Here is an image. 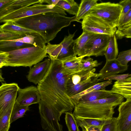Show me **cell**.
Segmentation results:
<instances>
[{"label":"cell","mask_w":131,"mask_h":131,"mask_svg":"<svg viewBox=\"0 0 131 131\" xmlns=\"http://www.w3.org/2000/svg\"><path fill=\"white\" fill-rule=\"evenodd\" d=\"M69 76L62 71L61 61L51 60L46 74L37 86L41 97L40 101L71 112L75 106L66 91Z\"/></svg>","instance_id":"cell-1"},{"label":"cell","mask_w":131,"mask_h":131,"mask_svg":"<svg viewBox=\"0 0 131 131\" xmlns=\"http://www.w3.org/2000/svg\"><path fill=\"white\" fill-rule=\"evenodd\" d=\"M75 16L68 17L50 12L20 18L13 22L15 25L38 32L44 38L45 43H48L54 39L62 28L75 21Z\"/></svg>","instance_id":"cell-2"},{"label":"cell","mask_w":131,"mask_h":131,"mask_svg":"<svg viewBox=\"0 0 131 131\" xmlns=\"http://www.w3.org/2000/svg\"><path fill=\"white\" fill-rule=\"evenodd\" d=\"M122 95L112 93L106 98L89 102H79L72 113L74 116L101 119H111L115 113L114 107L123 102Z\"/></svg>","instance_id":"cell-3"},{"label":"cell","mask_w":131,"mask_h":131,"mask_svg":"<svg viewBox=\"0 0 131 131\" xmlns=\"http://www.w3.org/2000/svg\"><path fill=\"white\" fill-rule=\"evenodd\" d=\"M46 46L32 47L7 52L4 66L28 67L30 68L42 61L47 55Z\"/></svg>","instance_id":"cell-4"},{"label":"cell","mask_w":131,"mask_h":131,"mask_svg":"<svg viewBox=\"0 0 131 131\" xmlns=\"http://www.w3.org/2000/svg\"><path fill=\"white\" fill-rule=\"evenodd\" d=\"M122 9V6L119 3L102 2L95 5L88 15L100 18L109 27L115 28L117 27Z\"/></svg>","instance_id":"cell-5"},{"label":"cell","mask_w":131,"mask_h":131,"mask_svg":"<svg viewBox=\"0 0 131 131\" xmlns=\"http://www.w3.org/2000/svg\"><path fill=\"white\" fill-rule=\"evenodd\" d=\"M48 5L37 3L21 8L0 17V22L14 21L20 18L50 12L58 13L64 16L67 15L65 11L61 8L56 6L54 9H51L48 8Z\"/></svg>","instance_id":"cell-6"},{"label":"cell","mask_w":131,"mask_h":131,"mask_svg":"<svg viewBox=\"0 0 131 131\" xmlns=\"http://www.w3.org/2000/svg\"><path fill=\"white\" fill-rule=\"evenodd\" d=\"M110 36L105 34H95L85 45L82 56L90 57L105 55L109 42Z\"/></svg>","instance_id":"cell-7"},{"label":"cell","mask_w":131,"mask_h":131,"mask_svg":"<svg viewBox=\"0 0 131 131\" xmlns=\"http://www.w3.org/2000/svg\"><path fill=\"white\" fill-rule=\"evenodd\" d=\"M83 31L95 34L111 36L115 34L116 27H109L100 18L90 15H87L81 22Z\"/></svg>","instance_id":"cell-8"},{"label":"cell","mask_w":131,"mask_h":131,"mask_svg":"<svg viewBox=\"0 0 131 131\" xmlns=\"http://www.w3.org/2000/svg\"><path fill=\"white\" fill-rule=\"evenodd\" d=\"M19 88L17 83H2L0 87V115L13 107Z\"/></svg>","instance_id":"cell-9"},{"label":"cell","mask_w":131,"mask_h":131,"mask_svg":"<svg viewBox=\"0 0 131 131\" xmlns=\"http://www.w3.org/2000/svg\"><path fill=\"white\" fill-rule=\"evenodd\" d=\"M16 102L23 106H29L39 103L41 100L40 92L37 87L31 86L24 89L19 88Z\"/></svg>","instance_id":"cell-10"},{"label":"cell","mask_w":131,"mask_h":131,"mask_svg":"<svg viewBox=\"0 0 131 131\" xmlns=\"http://www.w3.org/2000/svg\"><path fill=\"white\" fill-rule=\"evenodd\" d=\"M126 99L118 109V131H131V98Z\"/></svg>","instance_id":"cell-11"},{"label":"cell","mask_w":131,"mask_h":131,"mask_svg":"<svg viewBox=\"0 0 131 131\" xmlns=\"http://www.w3.org/2000/svg\"><path fill=\"white\" fill-rule=\"evenodd\" d=\"M51 60L45 59L30 68L27 78L29 81L35 84H39L46 74L50 66Z\"/></svg>","instance_id":"cell-12"},{"label":"cell","mask_w":131,"mask_h":131,"mask_svg":"<svg viewBox=\"0 0 131 131\" xmlns=\"http://www.w3.org/2000/svg\"><path fill=\"white\" fill-rule=\"evenodd\" d=\"M128 65H122L116 59L106 61L103 67L99 71L101 74L99 78L100 81L106 78L125 72L127 70Z\"/></svg>","instance_id":"cell-13"},{"label":"cell","mask_w":131,"mask_h":131,"mask_svg":"<svg viewBox=\"0 0 131 131\" xmlns=\"http://www.w3.org/2000/svg\"><path fill=\"white\" fill-rule=\"evenodd\" d=\"M44 0H10L0 8V17L5 16L21 8L37 3L42 4Z\"/></svg>","instance_id":"cell-14"},{"label":"cell","mask_w":131,"mask_h":131,"mask_svg":"<svg viewBox=\"0 0 131 131\" xmlns=\"http://www.w3.org/2000/svg\"><path fill=\"white\" fill-rule=\"evenodd\" d=\"M84 58L82 56L77 57L74 55L61 61L63 73L70 75L81 71L82 60Z\"/></svg>","instance_id":"cell-15"},{"label":"cell","mask_w":131,"mask_h":131,"mask_svg":"<svg viewBox=\"0 0 131 131\" xmlns=\"http://www.w3.org/2000/svg\"><path fill=\"white\" fill-rule=\"evenodd\" d=\"M100 76L92 77L76 84L67 86L66 91L68 95L71 97L86 90L97 84L99 81Z\"/></svg>","instance_id":"cell-16"},{"label":"cell","mask_w":131,"mask_h":131,"mask_svg":"<svg viewBox=\"0 0 131 131\" xmlns=\"http://www.w3.org/2000/svg\"><path fill=\"white\" fill-rule=\"evenodd\" d=\"M75 32L73 34L69 33L60 43L62 47L56 60L61 61L71 56L75 55L74 50V41L73 38Z\"/></svg>","instance_id":"cell-17"},{"label":"cell","mask_w":131,"mask_h":131,"mask_svg":"<svg viewBox=\"0 0 131 131\" xmlns=\"http://www.w3.org/2000/svg\"><path fill=\"white\" fill-rule=\"evenodd\" d=\"M96 69L82 70L78 73L70 75L67 83V86L76 84L92 77L100 76V73H95Z\"/></svg>","instance_id":"cell-18"},{"label":"cell","mask_w":131,"mask_h":131,"mask_svg":"<svg viewBox=\"0 0 131 131\" xmlns=\"http://www.w3.org/2000/svg\"><path fill=\"white\" fill-rule=\"evenodd\" d=\"M95 34L92 33L83 31L81 35L75 39L74 50V55L81 56L84 47L89 40Z\"/></svg>","instance_id":"cell-19"},{"label":"cell","mask_w":131,"mask_h":131,"mask_svg":"<svg viewBox=\"0 0 131 131\" xmlns=\"http://www.w3.org/2000/svg\"><path fill=\"white\" fill-rule=\"evenodd\" d=\"M9 41L30 44L35 47H43L46 46L44 38L39 33L36 32L26 34L23 37Z\"/></svg>","instance_id":"cell-20"},{"label":"cell","mask_w":131,"mask_h":131,"mask_svg":"<svg viewBox=\"0 0 131 131\" xmlns=\"http://www.w3.org/2000/svg\"><path fill=\"white\" fill-rule=\"evenodd\" d=\"M98 0H82L79 5L78 12L75 16V21L81 22L89 13L91 9L97 3Z\"/></svg>","instance_id":"cell-21"},{"label":"cell","mask_w":131,"mask_h":131,"mask_svg":"<svg viewBox=\"0 0 131 131\" xmlns=\"http://www.w3.org/2000/svg\"><path fill=\"white\" fill-rule=\"evenodd\" d=\"M112 93L110 90H106L105 89L95 91L83 95L80 99L78 103L91 102L104 99Z\"/></svg>","instance_id":"cell-22"},{"label":"cell","mask_w":131,"mask_h":131,"mask_svg":"<svg viewBox=\"0 0 131 131\" xmlns=\"http://www.w3.org/2000/svg\"><path fill=\"white\" fill-rule=\"evenodd\" d=\"M112 93L119 94L126 99L131 98V83L117 81L114 83L111 90Z\"/></svg>","instance_id":"cell-23"},{"label":"cell","mask_w":131,"mask_h":131,"mask_svg":"<svg viewBox=\"0 0 131 131\" xmlns=\"http://www.w3.org/2000/svg\"><path fill=\"white\" fill-rule=\"evenodd\" d=\"M74 117L79 127H83L86 128L92 126L102 127L112 119H101L78 116Z\"/></svg>","instance_id":"cell-24"},{"label":"cell","mask_w":131,"mask_h":131,"mask_svg":"<svg viewBox=\"0 0 131 131\" xmlns=\"http://www.w3.org/2000/svg\"><path fill=\"white\" fill-rule=\"evenodd\" d=\"M34 47L31 45L18 41H0V51L8 52L20 49Z\"/></svg>","instance_id":"cell-25"},{"label":"cell","mask_w":131,"mask_h":131,"mask_svg":"<svg viewBox=\"0 0 131 131\" xmlns=\"http://www.w3.org/2000/svg\"><path fill=\"white\" fill-rule=\"evenodd\" d=\"M0 31H9L24 35L37 32L31 30L15 25L12 21L6 22L1 25Z\"/></svg>","instance_id":"cell-26"},{"label":"cell","mask_w":131,"mask_h":131,"mask_svg":"<svg viewBox=\"0 0 131 131\" xmlns=\"http://www.w3.org/2000/svg\"><path fill=\"white\" fill-rule=\"evenodd\" d=\"M112 84L111 80H107L97 83L83 92L71 97V100L75 106L78 103L80 99L84 95L95 91L105 89L106 87Z\"/></svg>","instance_id":"cell-27"},{"label":"cell","mask_w":131,"mask_h":131,"mask_svg":"<svg viewBox=\"0 0 131 131\" xmlns=\"http://www.w3.org/2000/svg\"><path fill=\"white\" fill-rule=\"evenodd\" d=\"M117 39L115 34L110 37L108 46L104 55L106 61L117 59L118 53Z\"/></svg>","instance_id":"cell-28"},{"label":"cell","mask_w":131,"mask_h":131,"mask_svg":"<svg viewBox=\"0 0 131 131\" xmlns=\"http://www.w3.org/2000/svg\"><path fill=\"white\" fill-rule=\"evenodd\" d=\"M63 9L69 14H77L79 6L74 0H60L56 5Z\"/></svg>","instance_id":"cell-29"},{"label":"cell","mask_w":131,"mask_h":131,"mask_svg":"<svg viewBox=\"0 0 131 131\" xmlns=\"http://www.w3.org/2000/svg\"><path fill=\"white\" fill-rule=\"evenodd\" d=\"M29 106H22L15 101L10 116V124L18 119L23 117L26 112L29 110Z\"/></svg>","instance_id":"cell-30"},{"label":"cell","mask_w":131,"mask_h":131,"mask_svg":"<svg viewBox=\"0 0 131 131\" xmlns=\"http://www.w3.org/2000/svg\"><path fill=\"white\" fill-rule=\"evenodd\" d=\"M13 107L10 108L0 115V131H8L10 127V118Z\"/></svg>","instance_id":"cell-31"},{"label":"cell","mask_w":131,"mask_h":131,"mask_svg":"<svg viewBox=\"0 0 131 131\" xmlns=\"http://www.w3.org/2000/svg\"><path fill=\"white\" fill-rule=\"evenodd\" d=\"M46 46L48 57L51 60H56L62 48V45L60 43L53 45L49 42Z\"/></svg>","instance_id":"cell-32"},{"label":"cell","mask_w":131,"mask_h":131,"mask_svg":"<svg viewBox=\"0 0 131 131\" xmlns=\"http://www.w3.org/2000/svg\"><path fill=\"white\" fill-rule=\"evenodd\" d=\"M65 119L68 131H80L72 112L65 113Z\"/></svg>","instance_id":"cell-33"},{"label":"cell","mask_w":131,"mask_h":131,"mask_svg":"<svg viewBox=\"0 0 131 131\" xmlns=\"http://www.w3.org/2000/svg\"><path fill=\"white\" fill-rule=\"evenodd\" d=\"M115 35L117 39H122L124 38H131V22L117 28Z\"/></svg>","instance_id":"cell-34"},{"label":"cell","mask_w":131,"mask_h":131,"mask_svg":"<svg viewBox=\"0 0 131 131\" xmlns=\"http://www.w3.org/2000/svg\"><path fill=\"white\" fill-rule=\"evenodd\" d=\"M102 62H99L96 60H94L90 57L82 60L81 69L82 70H88L94 68L101 65Z\"/></svg>","instance_id":"cell-35"},{"label":"cell","mask_w":131,"mask_h":131,"mask_svg":"<svg viewBox=\"0 0 131 131\" xmlns=\"http://www.w3.org/2000/svg\"><path fill=\"white\" fill-rule=\"evenodd\" d=\"M26 35L13 32L0 31V41L17 39L23 37Z\"/></svg>","instance_id":"cell-36"},{"label":"cell","mask_w":131,"mask_h":131,"mask_svg":"<svg viewBox=\"0 0 131 131\" xmlns=\"http://www.w3.org/2000/svg\"><path fill=\"white\" fill-rule=\"evenodd\" d=\"M116 59L122 65L126 66L131 61V49L119 52Z\"/></svg>","instance_id":"cell-37"},{"label":"cell","mask_w":131,"mask_h":131,"mask_svg":"<svg viewBox=\"0 0 131 131\" xmlns=\"http://www.w3.org/2000/svg\"><path fill=\"white\" fill-rule=\"evenodd\" d=\"M101 131H118L117 117H113L102 126Z\"/></svg>","instance_id":"cell-38"},{"label":"cell","mask_w":131,"mask_h":131,"mask_svg":"<svg viewBox=\"0 0 131 131\" xmlns=\"http://www.w3.org/2000/svg\"><path fill=\"white\" fill-rule=\"evenodd\" d=\"M119 3L122 6V9L118 23L122 20L126 14L131 9V0H122Z\"/></svg>","instance_id":"cell-39"},{"label":"cell","mask_w":131,"mask_h":131,"mask_svg":"<svg viewBox=\"0 0 131 131\" xmlns=\"http://www.w3.org/2000/svg\"><path fill=\"white\" fill-rule=\"evenodd\" d=\"M131 76V74L128 73L122 74H117L106 78L105 80H115L117 81H123L129 77Z\"/></svg>","instance_id":"cell-40"},{"label":"cell","mask_w":131,"mask_h":131,"mask_svg":"<svg viewBox=\"0 0 131 131\" xmlns=\"http://www.w3.org/2000/svg\"><path fill=\"white\" fill-rule=\"evenodd\" d=\"M131 22V9L126 14L122 20L118 23L117 27H122Z\"/></svg>","instance_id":"cell-41"},{"label":"cell","mask_w":131,"mask_h":131,"mask_svg":"<svg viewBox=\"0 0 131 131\" xmlns=\"http://www.w3.org/2000/svg\"><path fill=\"white\" fill-rule=\"evenodd\" d=\"M7 56V52L0 51V68L4 66L5 62Z\"/></svg>","instance_id":"cell-42"},{"label":"cell","mask_w":131,"mask_h":131,"mask_svg":"<svg viewBox=\"0 0 131 131\" xmlns=\"http://www.w3.org/2000/svg\"><path fill=\"white\" fill-rule=\"evenodd\" d=\"M102 127L92 126L86 128L88 131H101Z\"/></svg>","instance_id":"cell-43"},{"label":"cell","mask_w":131,"mask_h":131,"mask_svg":"<svg viewBox=\"0 0 131 131\" xmlns=\"http://www.w3.org/2000/svg\"><path fill=\"white\" fill-rule=\"evenodd\" d=\"M10 0H0V8L9 2Z\"/></svg>","instance_id":"cell-44"},{"label":"cell","mask_w":131,"mask_h":131,"mask_svg":"<svg viewBox=\"0 0 131 131\" xmlns=\"http://www.w3.org/2000/svg\"><path fill=\"white\" fill-rule=\"evenodd\" d=\"M122 81L125 82L131 83V76L127 78L125 80Z\"/></svg>","instance_id":"cell-45"},{"label":"cell","mask_w":131,"mask_h":131,"mask_svg":"<svg viewBox=\"0 0 131 131\" xmlns=\"http://www.w3.org/2000/svg\"><path fill=\"white\" fill-rule=\"evenodd\" d=\"M2 73L1 69L0 70V81L1 82H4V79L2 77Z\"/></svg>","instance_id":"cell-46"},{"label":"cell","mask_w":131,"mask_h":131,"mask_svg":"<svg viewBox=\"0 0 131 131\" xmlns=\"http://www.w3.org/2000/svg\"><path fill=\"white\" fill-rule=\"evenodd\" d=\"M81 128L82 129V131H88L87 129L85 127H82Z\"/></svg>","instance_id":"cell-47"}]
</instances>
